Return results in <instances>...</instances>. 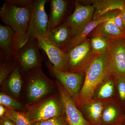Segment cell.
Segmentation results:
<instances>
[{
    "label": "cell",
    "instance_id": "10",
    "mask_svg": "<svg viewBox=\"0 0 125 125\" xmlns=\"http://www.w3.org/2000/svg\"><path fill=\"white\" fill-rule=\"evenodd\" d=\"M57 85L64 104L65 116L69 125H91L85 119L73 99L59 81Z\"/></svg>",
    "mask_w": 125,
    "mask_h": 125
},
{
    "label": "cell",
    "instance_id": "25",
    "mask_svg": "<svg viewBox=\"0 0 125 125\" xmlns=\"http://www.w3.org/2000/svg\"><path fill=\"white\" fill-rule=\"evenodd\" d=\"M117 101L123 106L125 105V77L115 78Z\"/></svg>",
    "mask_w": 125,
    "mask_h": 125
},
{
    "label": "cell",
    "instance_id": "17",
    "mask_svg": "<svg viewBox=\"0 0 125 125\" xmlns=\"http://www.w3.org/2000/svg\"><path fill=\"white\" fill-rule=\"evenodd\" d=\"M106 104L91 99L78 106L91 125H100L103 109Z\"/></svg>",
    "mask_w": 125,
    "mask_h": 125
},
{
    "label": "cell",
    "instance_id": "21",
    "mask_svg": "<svg viewBox=\"0 0 125 125\" xmlns=\"http://www.w3.org/2000/svg\"><path fill=\"white\" fill-rule=\"evenodd\" d=\"M47 38L62 49L71 38L70 30L66 24L63 23L48 30Z\"/></svg>",
    "mask_w": 125,
    "mask_h": 125
},
{
    "label": "cell",
    "instance_id": "7",
    "mask_svg": "<svg viewBox=\"0 0 125 125\" xmlns=\"http://www.w3.org/2000/svg\"><path fill=\"white\" fill-rule=\"evenodd\" d=\"M47 66L51 74L62 84L75 103L83 84L85 72L75 73L61 71L56 69L50 61L47 62Z\"/></svg>",
    "mask_w": 125,
    "mask_h": 125
},
{
    "label": "cell",
    "instance_id": "4",
    "mask_svg": "<svg viewBox=\"0 0 125 125\" xmlns=\"http://www.w3.org/2000/svg\"><path fill=\"white\" fill-rule=\"evenodd\" d=\"M37 38H30L16 52L15 59L23 72L39 67L43 58Z\"/></svg>",
    "mask_w": 125,
    "mask_h": 125
},
{
    "label": "cell",
    "instance_id": "18",
    "mask_svg": "<svg viewBox=\"0 0 125 125\" xmlns=\"http://www.w3.org/2000/svg\"><path fill=\"white\" fill-rule=\"evenodd\" d=\"M115 11L116 10L110 12L102 17L92 20L80 33L70 39L66 45L62 49V51L67 53L72 48L84 42L88 38L89 36L93 30L101 23L111 18Z\"/></svg>",
    "mask_w": 125,
    "mask_h": 125
},
{
    "label": "cell",
    "instance_id": "29",
    "mask_svg": "<svg viewBox=\"0 0 125 125\" xmlns=\"http://www.w3.org/2000/svg\"><path fill=\"white\" fill-rule=\"evenodd\" d=\"M12 4L19 7H28L32 0H7Z\"/></svg>",
    "mask_w": 125,
    "mask_h": 125
},
{
    "label": "cell",
    "instance_id": "31",
    "mask_svg": "<svg viewBox=\"0 0 125 125\" xmlns=\"http://www.w3.org/2000/svg\"><path fill=\"white\" fill-rule=\"evenodd\" d=\"M6 112V108L3 105H0V117L2 118L5 116V114Z\"/></svg>",
    "mask_w": 125,
    "mask_h": 125
},
{
    "label": "cell",
    "instance_id": "2",
    "mask_svg": "<svg viewBox=\"0 0 125 125\" xmlns=\"http://www.w3.org/2000/svg\"><path fill=\"white\" fill-rule=\"evenodd\" d=\"M84 72L83 84L75 102L77 106L91 99L97 87L112 74L108 53L95 56Z\"/></svg>",
    "mask_w": 125,
    "mask_h": 125
},
{
    "label": "cell",
    "instance_id": "22",
    "mask_svg": "<svg viewBox=\"0 0 125 125\" xmlns=\"http://www.w3.org/2000/svg\"><path fill=\"white\" fill-rule=\"evenodd\" d=\"M90 45L92 52L94 55L108 53L112 45V42L100 36L91 38Z\"/></svg>",
    "mask_w": 125,
    "mask_h": 125
},
{
    "label": "cell",
    "instance_id": "24",
    "mask_svg": "<svg viewBox=\"0 0 125 125\" xmlns=\"http://www.w3.org/2000/svg\"><path fill=\"white\" fill-rule=\"evenodd\" d=\"M21 72L20 67L18 65L8 77L9 89L14 95L16 96L19 95L22 84Z\"/></svg>",
    "mask_w": 125,
    "mask_h": 125
},
{
    "label": "cell",
    "instance_id": "13",
    "mask_svg": "<svg viewBox=\"0 0 125 125\" xmlns=\"http://www.w3.org/2000/svg\"><path fill=\"white\" fill-rule=\"evenodd\" d=\"M91 99L105 104L118 101L115 78L112 74L107 76L97 87Z\"/></svg>",
    "mask_w": 125,
    "mask_h": 125
},
{
    "label": "cell",
    "instance_id": "14",
    "mask_svg": "<svg viewBox=\"0 0 125 125\" xmlns=\"http://www.w3.org/2000/svg\"><path fill=\"white\" fill-rule=\"evenodd\" d=\"M118 10L115 11L111 18L99 24L90 34L89 38L100 36L113 42L125 37V34L119 29L114 22V18Z\"/></svg>",
    "mask_w": 125,
    "mask_h": 125
},
{
    "label": "cell",
    "instance_id": "34",
    "mask_svg": "<svg viewBox=\"0 0 125 125\" xmlns=\"http://www.w3.org/2000/svg\"><path fill=\"white\" fill-rule=\"evenodd\" d=\"M125 125V123H124V124H123V125Z\"/></svg>",
    "mask_w": 125,
    "mask_h": 125
},
{
    "label": "cell",
    "instance_id": "27",
    "mask_svg": "<svg viewBox=\"0 0 125 125\" xmlns=\"http://www.w3.org/2000/svg\"><path fill=\"white\" fill-rule=\"evenodd\" d=\"M32 125H69L65 116L56 117L40 121L34 122Z\"/></svg>",
    "mask_w": 125,
    "mask_h": 125
},
{
    "label": "cell",
    "instance_id": "23",
    "mask_svg": "<svg viewBox=\"0 0 125 125\" xmlns=\"http://www.w3.org/2000/svg\"><path fill=\"white\" fill-rule=\"evenodd\" d=\"M6 108L5 116L12 121L15 125H32L33 122L28 113L17 111L15 109Z\"/></svg>",
    "mask_w": 125,
    "mask_h": 125
},
{
    "label": "cell",
    "instance_id": "6",
    "mask_svg": "<svg viewBox=\"0 0 125 125\" xmlns=\"http://www.w3.org/2000/svg\"><path fill=\"white\" fill-rule=\"evenodd\" d=\"M28 113L34 123L65 116L64 106L61 98H51L30 108Z\"/></svg>",
    "mask_w": 125,
    "mask_h": 125
},
{
    "label": "cell",
    "instance_id": "15",
    "mask_svg": "<svg viewBox=\"0 0 125 125\" xmlns=\"http://www.w3.org/2000/svg\"><path fill=\"white\" fill-rule=\"evenodd\" d=\"M125 122L123 106L118 101L106 104L102 113L100 125H122Z\"/></svg>",
    "mask_w": 125,
    "mask_h": 125
},
{
    "label": "cell",
    "instance_id": "30",
    "mask_svg": "<svg viewBox=\"0 0 125 125\" xmlns=\"http://www.w3.org/2000/svg\"><path fill=\"white\" fill-rule=\"evenodd\" d=\"M0 125H15L14 123L9 118L4 116L0 119Z\"/></svg>",
    "mask_w": 125,
    "mask_h": 125
},
{
    "label": "cell",
    "instance_id": "20",
    "mask_svg": "<svg viewBox=\"0 0 125 125\" xmlns=\"http://www.w3.org/2000/svg\"><path fill=\"white\" fill-rule=\"evenodd\" d=\"M14 36L13 31L10 27L0 24V54L10 58L15 57Z\"/></svg>",
    "mask_w": 125,
    "mask_h": 125
},
{
    "label": "cell",
    "instance_id": "12",
    "mask_svg": "<svg viewBox=\"0 0 125 125\" xmlns=\"http://www.w3.org/2000/svg\"><path fill=\"white\" fill-rule=\"evenodd\" d=\"M38 67L35 68V71L30 79L28 96L30 101L39 100L49 93L50 90L49 83L42 72Z\"/></svg>",
    "mask_w": 125,
    "mask_h": 125
},
{
    "label": "cell",
    "instance_id": "9",
    "mask_svg": "<svg viewBox=\"0 0 125 125\" xmlns=\"http://www.w3.org/2000/svg\"><path fill=\"white\" fill-rule=\"evenodd\" d=\"M108 56L112 74L115 78L125 77V37L112 42Z\"/></svg>",
    "mask_w": 125,
    "mask_h": 125
},
{
    "label": "cell",
    "instance_id": "11",
    "mask_svg": "<svg viewBox=\"0 0 125 125\" xmlns=\"http://www.w3.org/2000/svg\"><path fill=\"white\" fill-rule=\"evenodd\" d=\"M40 48L46 54L50 62L61 71H68L67 53L56 46L46 38H37Z\"/></svg>",
    "mask_w": 125,
    "mask_h": 125
},
{
    "label": "cell",
    "instance_id": "1",
    "mask_svg": "<svg viewBox=\"0 0 125 125\" xmlns=\"http://www.w3.org/2000/svg\"><path fill=\"white\" fill-rule=\"evenodd\" d=\"M30 16L28 7H18L7 0H4L1 7V21L10 27L14 33L13 47L15 54L29 40L27 33Z\"/></svg>",
    "mask_w": 125,
    "mask_h": 125
},
{
    "label": "cell",
    "instance_id": "5",
    "mask_svg": "<svg viewBox=\"0 0 125 125\" xmlns=\"http://www.w3.org/2000/svg\"><path fill=\"white\" fill-rule=\"evenodd\" d=\"M67 54L68 71L75 73L85 72L95 56L92 52L90 38L72 48Z\"/></svg>",
    "mask_w": 125,
    "mask_h": 125
},
{
    "label": "cell",
    "instance_id": "3",
    "mask_svg": "<svg viewBox=\"0 0 125 125\" xmlns=\"http://www.w3.org/2000/svg\"><path fill=\"white\" fill-rule=\"evenodd\" d=\"M47 0H32L29 6L30 19L27 30L29 39L31 38H46L48 32V16L45 11Z\"/></svg>",
    "mask_w": 125,
    "mask_h": 125
},
{
    "label": "cell",
    "instance_id": "33",
    "mask_svg": "<svg viewBox=\"0 0 125 125\" xmlns=\"http://www.w3.org/2000/svg\"><path fill=\"white\" fill-rule=\"evenodd\" d=\"M123 109H124V112H125V105H124L123 106Z\"/></svg>",
    "mask_w": 125,
    "mask_h": 125
},
{
    "label": "cell",
    "instance_id": "19",
    "mask_svg": "<svg viewBox=\"0 0 125 125\" xmlns=\"http://www.w3.org/2000/svg\"><path fill=\"white\" fill-rule=\"evenodd\" d=\"M94 8L93 19L104 16L115 10H122L125 6L124 0H96L92 1Z\"/></svg>",
    "mask_w": 125,
    "mask_h": 125
},
{
    "label": "cell",
    "instance_id": "26",
    "mask_svg": "<svg viewBox=\"0 0 125 125\" xmlns=\"http://www.w3.org/2000/svg\"><path fill=\"white\" fill-rule=\"evenodd\" d=\"M0 105L6 107L13 109H21L22 108V105L21 103L8 95L1 93L0 94Z\"/></svg>",
    "mask_w": 125,
    "mask_h": 125
},
{
    "label": "cell",
    "instance_id": "28",
    "mask_svg": "<svg viewBox=\"0 0 125 125\" xmlns=\"http://www.w3.org/2000/svg\"><path fill=\"white\" fill-rule=\"evenodd\" d=\"M114 22L117 27L125 34L122 10H118L114 18Z\"/></svg>",
    "mask_w": 125,
    "mask_h": 125
},
{
    "label": "cell",
    "instance_id": "32",
    "mask_svg": "<svg viewBox=\"0 0 125 125\" xmlns=\"http://www.w3.org/2000/svg\"><path fill=\"white\" fill-rule=\"evenodd\" d=\"M122 15H123V23H124V27H125V6L124 9L122 10Z\"/></svg>",
    "mask_w": 125,
    "mask_h": 125
},
{
    "label": "cell",
    "instance_id": "8",
    "mask_svg": "<svg viewBox=\"0 0 125 125\" xmlns=\"http://www.w3.org/2000/svg\"><path fill=\"white\" fill-rule=\"evenodd\" d=\"M74 2V11L64 22L70 30L71 38L80 33L92 21L94 12L92 5L82 4L79 1Z\"/></svg>",
    "mask_w": 125,
    "mask_h": 125
},
{
    "label": "cell",
    "instance_id": "16",
    "mask_svg": "<svg viewBox=\"0 0 125 125\" xmlns=\"http://www.w3.org/2000/svg\"><path fill=\"white\" fill-rule=\"evenodd\" d=\"M48 16V31L64 23L69 2L65 0H51Z\"/></svg>",
    "mask_w": 125,
    "mask_h": 125
}]
</instances>
